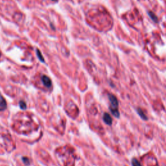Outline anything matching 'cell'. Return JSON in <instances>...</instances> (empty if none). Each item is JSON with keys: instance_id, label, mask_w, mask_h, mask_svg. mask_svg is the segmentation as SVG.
I'll return each instance as SVG.
<instances>
[{"instance_id": "6da1fadb", "label": "cell", "mask_w": 166, "mask_h": 166, "mask_svg": "<svg viewBox=\"0 0 166 166\" xmlns=\"http://www.w3.org/2000/svg\"><path fill=\"white\" fill-rule=\"evenodd\" d=\"M108 99L110 102V106L109 108H112V109H118L119 103L118 101V99L115 95L113 94H108Z\"/></svg>"}, {"instance_id": "7a4b0ae2", "label": "cell", "mask_w": 166, "mask_h": 166, "mask_svg": "<svg viewBox=\"0 0 166 166\" xmlns=\"http://www.w3.org/2000/svg\"><path fill=\"white\" fill-rule=\"evenodd\" d=\"M42 81L44 86H47V88H51L52 86V82L51 81L49 77H48L46 75H42Z\"/></svg>"}, {"instance_id": "3957f363", "label": "cell", "mask_w": 166, "mask_h": 166, "mask_svg": "<svg viewBox=\"0 0 166 166\" xmlns=\"http://www.w3.org/2000/svg\"><path fill=\"white\" fill-rule=\"evenodd\" d=\"M103 119L106 125H112V118L110 117L109 114L104 113L103 114Z\"/></svg>"}, {"instance_id": "277c9868", "label": "cell", "mask_w": 166, "mask_h": 166, "mask_svg": "<svg viewBox=\"0 0 166 166\" xmlns=\"http://www.w3.org/2000/svg\"><path fill=\"white\" fill-rule=\"evenodd\" d=\"M7 108V103L4 97L0 94V111H3Z\"/></svg>"}, {"instance_id": "5b68a950", "label": "cell", "mask_w": 166, "mask_h": 166, "mask_svg": "<svg viewBox=\"0 0 166 166\" xmlns=\"http://www.w3.org/2000/svg\"><path fill=\"white\" fill-rule=\"evenodd\" d=\"M137 112H138V114L139 116H140V117L142 119H143V120H147V119H148L147 116L145 114V113H144L143 112L142 110L140 108H138Z\"/></svg>"}, {"instance_id": "8992f818", "label": "cell", "mask_w": 166, "mask_h": 166, "mask_svg": "<svg viewBox=\"0 0 166 166\" xmlns=\"http://www.w3.org/2000/svg\"><path fill=\"white\" fill-rule=\"evenodd\" d=\"M111 113L112 114L113 116H114L116 118H119L120 114L118 111V109H112V108H109Z\"/></svg>"}, {"instance_id": "52a82bcc", "label": "cell", "mask_w": 166, "mask_h": 166, "mask_svg": "<svg viewBox=\"0 0 166 166\" xmlns=\"http://www.w3.org/2000/svg\"><path fill=\"white\" fill-rule=\"evenodd\" d=\"M132 166H142L141 165L140 162L136 158H132Z\"/></svg>"}, {"instance_id": "ba28073f", "label": "cell", "mask_w": 166, "mask_h": 166, "mask_svg": "<svg viewBox=\"0 0 166 166\" xmlns=\"http://www.w3.org/2000/svg\"><path fill=\"white\" fill-rule=\"evenodd\" d=\"M36 53H37V56H38V58L40 59V60L41 61V62H45V60H44V57H43V56L42 55L41 53L40 52V51L38 49L36 50Z\"/></svg>"}, {"instance_id": "9c48e42d", "label": "cell", "mask_w": 166, "mask_h": 166, "mask_svg": "<svg viewBox=\"0 0 166 166\" xmlns=\"http://www.w3.org/2000/svg\"><path fill=\"white\" fill-rule=\"evenodd\" d=\"M20 107L21 109L22 110H25L27 108V105H26V103L23 101H20L19 103Z\"/></svg>"}, {"instance_id": "30bf717a", "label": "cell", "mask_w": 166, "mask_h": 166, "mask_svg": "<svg viewBox=\"0 0 166 166\" xmlns=\"http://www.w3.org/2000/svg\"><path fill=\"white\" fill-rule=\"evenodd\" d=\"M149 15H150V17L151 18H152V20L154 21V22H158V19H157V18H156V16H155V14H154V13H153V12H149Z\"/></svg>"}, {"instance_id": "8fae6325", "label": "cell", "mask_w": 166, "mask_h": 166, "mask_svg": "<svg viewBox=\"0 0 166 166\" xmlns=\"http://www.w3.org/2000/svg\"><path fill=\"white\" fill-rule=\"evenodd\" d=\"M22 160H23V162H24L25 164L29 165V164H30V161H29V158H27L23 157L22 158Z\"/></svg>"}, {"instance_id": "7c38bea8", "label": "cell", "mask_w": 166, "mask_h": 166, "mask_svg": "<svg viewBox=\"0 0 166 166\" xmlns=\"http://www.w3.org/2000/svg\"><path fill=\"white\" fill-rule=\"evenodd\" d=\"M53 1H57V0H53Z\"/></svg>"}]
</instances>
